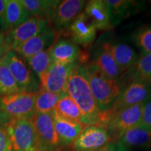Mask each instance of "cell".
I'll return each mask as SVG.
<instances>
[{
  "instance_id": "cell-13",
  "label": "cell",
  "mask_w": 151,
  "mask_h": 151,
  "mask_svg": "<svg viewBox=\"0 0 151 151\" xmlns=\"http://www.w3.org/2000/svg\"><path fill=\"white\" fill-rule=\"evenodd\" d=\"M52 62L62 64H86L88 54L71 41L62 39L50 48Z\"/></svg>"
},
{
  "instance_id": "cell-34",
  "label": "cell",
  "mask_w": 151,
  "mask_h": 151,
  "mask_svg": "<svg viewBox=\"0 0 151 151\" xmlns=\"http://www.w3.org/2000/svg\"><path fill=\"white\" fill-rule=\"evenodd\" d=\"M96 151H116V149L113 143H109Z\"/></svg>"
},
{
  "instance_id": "cell-1",
  "label": "cell",
  "mask_w": 151,
  "mask_h": 151,
  "mask_svg": "<svg viewBox=\"0 0 151 151\" xmlns=\"http://www.w3.org/2000/svg\"><path fill=\"white\" fill-rule=\"evenodd\" d=\"M67 94L76 104L82 114L84 125H99L101 111L98 106L88 83L86 64H79L73 69L67 85Z\"/></svg>"
},
{
  "instance_id": "cell-2",
  "label": "cell",
  "mask_w": 151,
  "mask_h": 151,
  "mask_svg": "<svg viewBox=\"0 0 151 151\" xmlns=\"http://www.w3.org/2000/svg\"><path fill=\"white\" fill-rule=\"evenodd\" d=\"M90 90L101 112L111 107L121 92L118 81L109 78L100 72L93 62L86 64Z\"/></svg>"
},
{
  "instance_id": "cell-7",
  "label": "cell",
  "mask_w": 151,
  "mask_h": 151,
  "mask_svg": "<svg viewBox=\"0 0 151 151\" xmlns=\"http://www.w3.org/2000/svg\"><path fill=\"white\" fill-rule=\"evenodd\" d=\"M35 124L38 139L37 150L60 151L59 138L54 127L52 111L48 113L35 112L31 118Z\"/></svg>"
},
{
  "instance_id": "cell-29",
  "label": "cell",
  "mask_w": 151,
  "mask_h": 151,
  "mask_svg": "<svg viewBox=\"0 0 151 151\" xmlns=\"http://www.w3.org/2000/svg\"><path fill=\"white\" fill-rule=\"evenodd\" d=\"M134 39L136 44L140 47L144 52L151 53V25L143 27L138 30Z\"/></svg>"
},
{
  "instance_id": "cell-8",
  "label": "cell",
  "mask_w": 151,
  "mask_h": 151,
  "mask_svg": "<svg viewBox=\"0 0 151 151\" xmlns=\"http://www.w3.org/2000/svg\"><path fill=\"white\" fill-rule=\"evenodd\" d=\"M86 5V2L83 0L60 1L49 20L60 36H67L71 23L83 12Z\"/></svg>"
},
{
  "instance_id": "cell-28",
  "label": "cell",
  "mask_w": 151,
  "mask_h": 151,
  "mask_svg": "<svg viewBox=\"0 0 151 151\" xmlns=\"http://www.w3.org/2000/svg\"><path fill=\"white\" fill-rule=\"evenodd\" d=\"M134 76L135 81L151 83V53L143 52L138 58L134 65Z\"/></svg>"
},
{
  "instance_id": "cell-30",
  "label": "cell",
  "mask_w": 151,
  "mask_h": 151,
  "mask_svg": "<svg viewBox=\"0 0 151 151\" xmlns=\"http://www.w3.org/2000/svg\"><path fill=\"white\" fill-rule=\"evenodd\" d=\"M139 126L151 128V99L144 104L141 124Z\"/></svg>"
},
{
  "instance_id": "cell-18",
  "label": "cell",
  "mask_w": 151,
  "mask_h": 151,
  "mask_svg": "<svg viewBox=\"0 0 151 151\" xmlns=\"http://www.w3.org/2000/svg\"><path fill=\"white\" fill-rule=\"evenodd\" d=\"M84 13L90 19L96 29L109 31L113 29L108 8L104 0H91L86 3Z\"/></svg>"
},
{
  "instance_id": "cell-14",
  "label": "cell",
  "mask_w": 151,
  "mask_h": 151,
  "mask_svg": "<svg viewBox=\"0 0 151 151\" xmlns=\"http://www.w3.org/2000/svg\"><path fill=\"white\" fill-rule=\"evenodd\" d=\"M60 35L52 26L47 28L44 32L22 43L14 50L19 56L27 60L38 52L51 47L58 41Z\"/></svg>"
},
{
  "instance_id": "cell-16",
  "label": "cell",
  "mask_w": 151,
  "mask_h": 151,
  "mask_svg": "<svg viewBox=\"0 0 151 151\" xmlns=\"http://www.w3.org/2000/svg\"><path fill=\"white\" fill-rule=\"evenodd\" d=\"M52 117L55 129L62 148L72 144L86 127L81 122L69 121L62 118L54 110L52 111Z\"/></svg>"
},
{
  "instance_id": "cell-26",
  "label": "cell",
  "mask_w": 151,
  "mask_h": 151,
  "mask_svg": "<svg viewBox=\"0 0 151 151\" xmlns=\"http://www.w3.org/2000/svg\"><path fill=\"white\" fill-rule=\"evenodd\" d=\"M20 91L21 90L7 67L4 57L0 62V98Z\"/></svg>"
},
{
  "instance_id": "cell-22",
  "label": "cell",
  "mask_w": 151,
  "mask_h": 151,
  "mask_svg": "<svg viewBox=\"0 0 151 151\" xmlns=\"http://www.w3.org/2000/svg\"><path fill=\"white\" fill-rule=\"evenodd\" d=\"M93 63L100 72L109 78L118 81L120 73H122L113 56L109 50L103 46L102 50L97 55Z\"/></svg>"
},
{
  "instance_id": "cell-9",
  "label": "cell",
  "mask_w": 151,
  "mask_h": 151,
  "mask_svg": "<svg viewBox=\"0 0 151 151\" xmlns=\"http://www.w3.org/2000/svg\"><path fill=\"white\" fill-rule=\"evenodd\" d=\"M79 63L62 64L52 62L40 80L41 89L55 94H67V85L73 69Z\"/></svg>"
},
{
  "instance_id": "cell-15",
  "label": "cell",
  "mask_w": 151,
  "mask_h": 151,
  "mask_svg": "<svg viewBox=\"0 0 151 151\" xmlns=\"http://www.w3.org/2000/svg\"><path fill=\"white\" fill-rule=\"evenodd\" d=\"M97 30L83 11L71 23L67 36L71 38V41L76 45L88 48L95 40Z\"/></svg>"
},
{
  "instance_id": "cell-23",
  "label": "cell",
  "mask_w": 151,
  "mask_h": 151,
  "mask_svg": "<svg viewBox=\"0 0 151 151\" xmlns=\"http://www.w3.org/2000/svg\"><path fill=\"white\" fill-rule=\"evenodd\" d=\"M30 16L50 20L52 11L60 1L52 0H20Z\"/></svg>"
},
{
  "instance_id": "cell-11",
  "label": "cell",
  "mask_w": 151,
  "mask_h": 151,
  "mask_svg": "<svg viewBox=\"0 0 151 151\" xmlns=\"http://www.w3.org/2000/svg\"><path fill=\"white\" fill-rule=\"evenodd\" d=\"M111 141L108 131L99 125H88L71 145L76 151L97 150Z\"/></svg>"
},
{
  "instance_id": "cell-32",
  "label": "cell",
  "mask_w": 151,
  "mask_h": 151,
  "mask_svg": "<svg viewBox=\"0 0 151 151\" xmlns=\"http://www.w3.org/2000/svg\"><path fill=\"white\" fill-rule=\"evenodd\" d=\"M11 118L4 112L0 107V127H4L8 122L10 121Z\"/></svg>"
},
{
  "instance_id": "cell-19",
  "label": "cell",
  "mask_w": 151,
  "mask_h": 151,
  "mask_svg": "<svg viewBox=\"0 0 151 151\" xmlns=\"http://www.w3.org/2000/svg\"><path fill=\"white\" fill-rule=\"evenodd\" d=\"M104 48L113 56L122 72L134 67L138 56L134 49L124 43H105Z\"/></svg>"
},
{
  "instance_id": "cell-21",
  "label": "cell",
  "mask_w": 151,
  "mask_h": 151,
  "mask_svg": "<svg viewBox=\"0 0 151 151\" xmlns=\"http://www.w3.org/2000/svg\"><path fill=\"white\" fill-rule=\"evenodd\" d=\"M109 17L113 26H117L121 21L130 16L136 11L137 2L129 0H106Z\"/></svg>"
},
{
  "instance_id": "cell-27",
  "label": "cell",
  "mask_w": 151,
  "mask_h": 151,
  "mask_svg": "<svg viewBox=\"0 0 151 151\" xmlns=\"http://www.w3.org/2000/svg\"><path fill=\"white\" fill-rule=\"evenodd\" d=\"M50 48L38 52L27 60L30 68L38 76L39 80L42 78L52 63Z\"/></svg>"
},
{
  "instance_id": "cell-12",
  "label": "cell",
  "mask_w": 151,
  "mask_h": 151,
  "mask_svg": "<svg viewBox=\"0 0 151 151\" xmlns=\"http://www.w3.org/2000/svg\"><path fill=\"white\" fill-rule=\"evenodd\" d=\"M6 63L21 91L37 92V84L32 72L20 57L11 50L5 56Z\"/></svg>"
},
{
  "instance_id": "cell-24",
  "label": "cell",
  "mask_w": 151,
  "mask_h": 151,
  "mask_svg": "<svg viewBox=\"0 0 151 151\" xmlns=\"http://www.w3.org/2000/svg\"><path fill=\"white\" fill-rule=\"evenodd\" d=\"M54 111L66 120L81 122L82 114L80 109L68 94H66L59 100Z\"/></svg>"
},
{
  "instance_id": "cell-17",
  "label": "cell",
  "mask_w": 151,
  "mask_h": 151,
  "mask_svg": "<svg viewBox=\"0 0 151 151\" xmlns=\"http://www.w3.org/2000/svg\"><path fill=\"white\" fill-rule=\"evenodd\" d=\"M118 148H151V128L138 126L128 130L118 140Z\"/></svg>"
},
{
  "instance_id": "cell-10",
  "label": "cell",
  "mask_w": 151,
  "mask_h": 151,
  "mask_svg": "<svg viewBox=\"0 0 151 151\" xmlns=\"http://www.w3.org/2000/svg\"><path fill=\"white\" fill-rule=\"evenodd\" d=\"M50 26L48 19L30 16L23 23L9 32L6 37V43L14 50L22 43L44 32Z\"/></svg>"
},
{
  "instance_id": "cell-6",
  "label": "cell",
  "mask_w": 151,
  "mask_h": 151,
  "mask_svg": "<svg viewBox=\"0 0 151 151\" xmlns=\"http://www.w3.org/2000/svg\"><path fill=\"white\" fill-rule=\"evenodd\" d=\"M145 102L123 109L111 117L105 127L111 141H118L128 130L140 125Z\"/></svg>"
},
{
  "instance_id": "cell-36",
  "label": "cell",
  "mask_w": 151,
  "mask_h": 151,
  "mask_svg": "<svg viewBox=\"0 0 151 151\" xmlns=\"http://www.w3.org/2000/svg\"><path fill=\"white\" fill-rule=\"evenodd\" d=\"M6 34L5 32L0 30V47H1L6 43Z\"/></svg>"
},
{
  "instance_id": "cell-31",
  "label": "cell",
  "mask_w": 151,
  "mask_h": 151,
  "mask_svg": "<svg viewBox=\"0 0 151 151\" xmlns=\"http://www.w3.org/2000/svg\"><path fill=\"white\" fill-rule=\"evenodd\" d=\"M0 151H12L10 140L4 127H0Z\"/></svg>"
},
{
  "instance_id": "cell-35",
  "label": "cell",
  "mask_w": 151,
  "mask_h": 151,
  "mask_svg": "<svg viewBox=\"0 0 151 151\" xmlns=\"http://www.w3.org/2000/svg\"><path fill=\"white\" fill-rule=\"evenodd\" d=\"M6 4V0H0V19H1V20H3Z\"/></svg>"
},
{
  "instance_id": "cell-38",
  "label": "cell",
  "mask_w": 151,
  "mask_h": 151,
  "mask_svg": "<svg viewBox=\"0 0 151 151\" xmlns=\"http://www.w3.org/2000/svg\"><path fill=\"white\" fill-rule=\"evenodd\" d=\"M37 151H41V150H37Z\"/></svg>"
},
{
  "instance_id": "cell-4",
  "label": "cell",
  "mask_w": 151,
  "mask_h": 151,
  "mask_svg": "<svg viewBox=\"0 0 151 151\" xmlns=\"http://www.w3.org/2000/svg\"><path fill=\"white\" fill-rule=\"evenodd\" d=\"M150 94L148 84L134 81L123 91H121L113 104L106 111L101 113L99 126L105 127L113 115L137 104L145 102Z\"/></svg>"
},
{
  "instance_id": "cell-33",
  "label": "cell",
  "mask_w": 151,
  "mask_h": 151,
  "mask_svg": "<svg viewBox=\"0 0 151 151\" xmlns=\"http://www.w3.org/2000/svg\"><path fill=\"white\" fill-rule=\"evenodd\" d=\"M11 50V47L9 43H5L2 46L0 47V62L2 60L6 55L7 54L9 50Z\"/></svg>"
},
{
  "instance_id": "cell-20",
  "label": "cell",
  "mask_w": 151,
  "mask_h": 151,
  "mask_svg": "<svg viewBox=\"0 0 151 151\" xmlns=\"http://www.w3.org/2000/svg\"><path fill=\"white\" fill-rule=\"evenodd\" d=\"M29 17V14L20 0H6L2 21L7 32L20 25Z\"/></svg>"
},
{
  "instance_id": "cell-25",
  "label": "cell",
  "mask_w": 151,
  "mask_h": 151,
  "mask_svg": "<svg viewBox=\"0 0 151 151\" xmlns=\"http://www.w3.org/2000/svg\"><path fill=\"white\" fill-rule=\"evenodd\" d=\"M67 94H55L39 88L35 101V112H52L59 100Z\"/></svg>"
},
{
  "instance_id": "cell-3",
  "label": "cell",
  "mask_w": 151,
  "mask_h": 151,
  "mask_svg": "<svg viewBox=\"0 0 151 151\" xmlns=\"http://www.w3.org/2000/svg\"><path fill=\"white\" fill-rule=\"evenodd\" d=\"M12 151H37L38 139L31 118H13L4 126Z\"/></svg>"
},
{
  "instance_id": "cell-37",
  "label": "cell",
  "mask_w": 151,
  "mask_h": 151,
  "mask_svg": "<svg viewBox=\"0 0 151 151\" xmlns=\"http://www.w3.org/2000/svg\"><path fill=\"white\" fill-rule=\"evenodd\" d=\"M88 151H96V150H88Z\"/></svg>"
},
{
  "instance_id": "cell-5",
  "label": "cell",
  "mask_w": 151,
  "mask_h": 151,
  "mask_svg": "<svg viewBox=\"0 0 151 151\" xmlns=\"http://www.w3.org/2000/svg\"><path fill=\"white\" fill-rule=\"evenodd\" d=\"M37 91H20L0 98V107L11 119L31 118L35 113Z\"/></svg>"
}]
</instances>
